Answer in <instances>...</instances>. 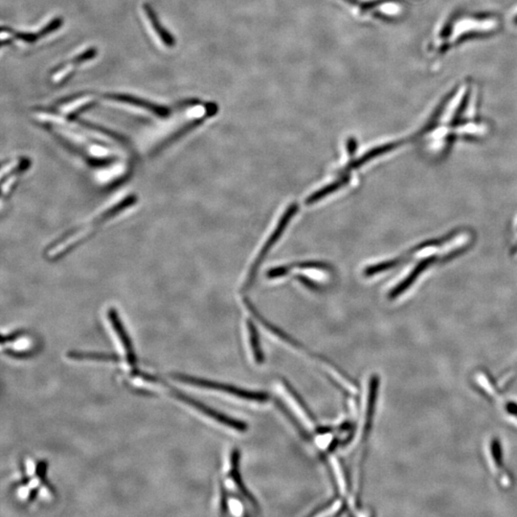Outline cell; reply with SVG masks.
Here are the masks:
<instances>
[{"label": "cell", "mask_w": 517, "mask_h": 517, "mask_svg": "<svg viewBox=\"0 0 517 517\" xmlns=\"http://www.w3.org/2000/svg\"><path fill=\"white\" fill-rule=\"evenodd\" d=\"M499 21L492 16L455 15L447 18L436 32L432 42V49L436 53H444L463 39L477 35L494 32Z\"/></svg>", "instance_id": "obj_1"}, {"label": "cell", "mask_w": 517, "mask_h": 517, "mask_svg": "<svg viewBox=\"0 0 517 517\" xmlns=\"http://www.w3.org/2000/svg\"><path fill=\"white\" fill-rule=\"evenodd\" d=\"M133 198L130 200H123V202H119V205L102 212L97 217H95L93 221L88 222L85 225H82L83 227H79V229L74 230V231H71V234L61 238V240H59L57 243H53V245H51L48 248V258H59V257L66 254V252L71 250L75 246L82 243V241L85 240L88 236H90V233L95 232L96 230L100 229L99 225L108 221L109 218L116 216L119 212H121L122 209H125L127 206L133 205Z\"/></svg>", "instance_id": "obj_2"}, {"label": "cell", "mask_w": 517, "mask_h": 517, "mask_svg": "<svg viewBox=\"0 0 517 517\" xmlns=\"http://www.w3.org/2000/svg\"><path fill=\"white\" fill-rule=\"evenodd\" d=\"M297 211H298V205H297L296 202L289 205L288 208L286 209V211L282 216V218H281L277 227H276V229L273 231L272 236H270V238L267 240V242L264 243V246H262V250L260 252L258 257H257L255 262L252 264L250 272H249L248 277V282L245 284V289L251 288V286L255 283L257 274H258V270L260 267H261L262 262L264 261L267 254L269 253L270 249H272L273 245L279 241L281 236H282L283 233L285 232L289 221H291L293 217L296 216Z\"/></svg>", "instance_id": "obj_3"}, {"label": "cell", "mask_w": 517, "mask_h": 517, "mask_svg": "<svg viewBox=\"0 0 517 517\" xmlns=\"http://www.w3.org/2000/svg\"><path fill=\"white\" fill-rule=\"evenodd\" d=\"M176 379L179 380V382L187 383V384L229 394V395L237 396V398L243 399V400L259 401V403H264V401L269 400V395L267 393L241 389V388L233 387V385L224 384V383L195 379V377L181 376V375L176 376Z\"/></svg>", "instance_id": "obj_4"}, {"label": "cell", "mask_w": 517, "mask_h": 517, "mask_svg": "<svg viewBox=\"0 0 517 517\" xmlns=\"http://www.w3.org/2000/svg\"><path fill=\"white\" fill-rule=\"evenodd\" d=\"M380 379L377 375H373L370 377L368 400H367L365 422L363 430V438L361 443L363 444V454H361L360 479H364V463L367 456V444H368L372 428H373L374 417L376 414L377 396H379Z\"/></svg>", "instance_id": "obj_5"}, {"label": "cell", "mask_w": 517, "mask_h": 517, "mask_svg": "<svg viewBox=\"0 0 517 517\" xmlns=\"http://www.w3.org/2000/svg\"><path fill=\"white\" fill-rule=\"evenodd\" d=\"M348 6L355 8L360 17H372L382 21H390L392 16L382 11L383 7L398 6L400 0H341Z\"/></svg>", "instance_id": "obj_6"}, {"label": "cell", "mask_w": 517, "mask_h": 517, "mask_svg": "<svg viewBox=\"0 0 517 517\" xmlns=\"http://www.w3.org/2000/svg\"><path fill=\"white\" fill-rule=\"evenodd\" d=\"M171 394L175 395L176 398L184 401L185 403L194 407V408L202 412V414H205V416L217 420V422L221 423V425H225V427L231 428V430L240 431V432H245V431L248 430V423L242 422V420L233 419V418L226 416V415L219 413V412L216 411L215 409L210 408V407L205 406V404L200 403V401H195L194 399L185 395V394L178 392V391L174 389H171Z\"/></svg>", "instance_id": "obj_7"}, {"label": "cell", "mask_w": 517, "mask_h": 517, "mask_svg": "<svg viewBox=\"0 0 517 517\" xmlns=\"http://www.w3.org/2000/svg\"><path fill=\"white\" fill-rule=\"evenodd\" d=\"M275 404L278 406V408H279L280 411L282 412L283 414L286 415V419L289 420V422H293V425H294V427L296 428L297 431L300 433V435L303 437V438L305 439L310 444H312L313 447H315V451L317 452V454L320 455V458L321 460V462L323 463V465L325 466L327 473H328V475L329 477V481H331L332 485H333V489L334 490V494H336V497H340V489L339 486V483H337V480L336 479V476H334L333 468H332L331 465H329L328 458H327L326 454H324L322 450L320 449V447L317 446V444H315V442L313 441L312 437L310 436V434L305 430L304 427H302L301 423L298 422V420H296V418L294 417V415L291 413V411H289L288 407L284 404L282 401H280L279 399H275Z\"/></svg>", "instance_id": "obj_8"}, {"label": "cell", "mask_w": 517, "mask_h": 517, "mask_svg": "<svg viewBox=\"0 0 517 517\" xmlns=\"http://www.w3.org/2000/svg\"><path fill=\"white\" fill-rule=\"evenodd\" d=\"M243 301H245V306L248 307L249 312H250L252 315H253L254 317H255L256 320H258L259 322L264 327V328L269 329L270 333L274 334V336H277L278 339L283 340L284 342L288 343V344L291 345V346L296 348V349L308 353V355L312 356V358L320 360L321 363H325V360H327V358H325V356H320V355H316V353L310 352V351L308 350V348L305 347L301 342L298 341V340L294 339L293 336H288V334L282 331V329L278 328V327L273 325V324L270 323L269 321L264 320V316H262L261 313H260L258 310H257L256 308L254 307V305L252 304V303L249 301L248 299H243Z\"/></svg>", "instance_id": "obj_9"}, {"label": "cell", "mask_w": 517, "mask_h": 517, "mask_svg": "<svg viewBox=\"0 0 517 517\" xmlns=\"http://www.w3.org/2000/svg\"><path fill=\"white\" fill-rule=\"evenodd\" d=\"M104 98L109 100L122 102L131 104V106L138 107V108L147 109L150 112L157 115L159 117H167L171 114V109L164 106H158V104H152L151 102L144 100V99L133 97L127 95H115V93H109L104 96Z\"/></svg>", "instance_id": "obj_10"}, {"label": "cell", "mask_w": 517, "mask_h": 517, "mask_svg": "<svg viewBox=\"0 0 517 517\" xmlns=\"http://www.w3.org/2000/svg\"><path fill=\"white\" fill-rule=\"evenodd\" d=\"M240 460H241V451L238 449L232 450L231 460H230V470L229 476L231 477L232 481L234 482L236 487L241 492V494L243 495L248 500V502L253 506L254 508L259 510L258 502L255 499V497L250 494V492L246 489L245 484L243 483L242 474L240 470Z\"/></svg>", "instance_id": "obj_11"}, {"label": "cell", "mask_w": 517, "mask_h": 517, "mask_svg": "<svg viewBox=\"0 0 517 517\" xmlns=\"http://www.w3.org/2000/svg\"><path fill=\"white\" fill-rule=\"evenodd\" d=\"M406 143V140L390 142V143L380 145V146L372 149L371 151L366 152V154H364L363 157L358 158V159L353 160V162H350L347 167L341 171L342 176L344 175L345 173H349L351 171L355 170V169L361 167V166L366 164L367 162L373 160L374 158L379 157V155L385 154H387V152L394 151V150L399 148L401 145Z\"/></svg>", "instance_id": "obj_12"}, {"label": "cell", "mask_w": 517, "mask_h": 517, "mask_svg": "<svg viewBox=\"0 0 517 517\" xmlns=\"http://www.w3.org/2000/svg\"><path fill=\"white\" fill-rule=\"evenodd\" d=\"M109 318L112 327H114L115 332L117 333L118 339H119L120 341H121L123 344V347H124L126 358H127L128 364L133 365V364H135L136 363V358L135 352H133V345H131V342L130 341V339H128V336L127 333H126L124 327L122 326L121 321L119 320V316L117 315L116 310H109Z\"/></svg>", "instance_id": "obj_13"}, {"label": "cell", "mask_w": 517, "mask_h": 517, "mask_svg": "<svg viewBox=\"0 0 517 517\" xmlns=\"http://www.w3.org/2000/svg\"><path fill=\"white\" fill-rule=\"evenodd\" d=\"M63 18H55V20H51L47 26H44V28H42L41 31L37 32V33H20V32H16L10 28H2V29L12 34L13 36H14L15 39H20V41L31 44V42H35L37 41V39H41L42 37L47 36L48 34L52 33V32L58 30V29L60 28L61 25H63Z\"/></svg>", "instance_id": "obj_14"}, {"label": "cell", "mask_w": 517, "mask_h": 517, "mask_svg": "<svg viewBox=\"0 0 517 517\" xmlns=\"http://www.w3.org/2000/svg\"><path fill=\"white\" fill-rule=\"evenodd\" d=\"M143 9L146 13L147 17H148L150 23H151L152 28L154 29L155 33L157 36L162 39L163 44L168 47H173L176 44L175 39L171 36L170 32L166 30L159 20H158L157 14H155L154 10L152 9L151 5L145 4L143 5Z\"/></svg>", "instance_id": "obj_15"}, {"label": "cell", "mask_w": 517, "mask_h": 517, "mask_svg": "<svg viewBox=\"0 0 517 517\" xmlns=\"http://www.w3.org/2000/svg\"><path fill=\"white\" fill-rule=\"evenodd\" d=\"M349 181L350 176L343 175L341 178L337 179V181L333 182V183L327 185L324 188L318 190V191H316L315 193H313L312 195H310V197L306 200V205H312L313 203L320 202V200H322V198L327 197V195L333 194L334 192L337 191V190L341 188L344 185L349 183Z\"/></svg>", "instance_id": "obj_16"}, {"label": "cell", "mask_w": 517, "mask_h": 517, "mask_svg": "<svg viewBox=\"0 0 517 517\" xmlns=\"http://www.w3.org/2000/svg\"><path fill=\"white\" fill-rule=\"evenodd\" d=\"M248 329L249 344H250L254 360H255L257 364L262 365L264 363V355L262 353L261 342H260L258 329H257L255 324L252 322L251 320H248Z\"/></svg>", "instance_id": "obj_17"}, {"label": "cell", "mask_w": 517, "mask_h": 517, "mask_svg": "<svg viewBox=\"0 0 517 517\" xmlns=\"http://www.w3.org/2000/svg\"><path fill=\"white\" fill-rule=\"evenodd\" d=\"M281 380H282L283 384L285 385L286 389L288 391L289 395L293 396V400L296 401L297 404H298L300 408H301L302 411L304 412L305 415H306L308 419L313 423L317 422V420H316L315 415H313L312 412L310 411V407L308 406V404L305 403L304 400H303L302 396H300L298 392H297L296 388H294L286 379H282Z\"/></svg>", "instance_id": "obj_18"}, {"label": "cell", "mask_w": 517, "mask_h": 517, "mask_svg": "<svg viewBox=\"0 0 517 517\" xmlns=\"http://www.w3.org/2000/svg\"><path fill=\"white\" fill-rule=\"evenodd\" d=\"M490 452H492V460H494L495 467L498 470H502L504 466L502 446L499 439H492L490 444Z\"/></svg>", "instance_id": "obj_19"}, {"label": "cell", "mask_w": 517, "mask_h": 517, "mask_svg": "<svg viewBox=\"0 0 517 517\" xmlns=\"http://www.w3.org/2000/svg\"><path fill=\"white\" fill-rule=\"evenodd\" d=\"M96 54H97V50H96V48H90V49H88L87 51H85V52L82 53V54L75 57L73 60L61 64V66H59L56 71H59V69L63 68V66H69V64H79L85 63V61H90L91 59L95 58Z\"/></svg>", "instance_id": "obj_20"}, {"label": "cell", "mask_w": 517, "mask_h": 517, "mask_svg": "<svg viewBox=\"0 0 517 517\" xmlns=\"http://www.w3.org/2000/svg\"><path fill=\"white\" fill-rule=\"evenodd\" d=\"M289 267H291V269H294V267H298V269H322L327 270V272L332 269V267L329 266L326 262L315 261L296 262V264H289Z\"/></svg>", "instance_id": "obj_21"}, {"label": "cell", "mask_w": 517, "mask_h": 517, "mask_svg": "<svg viewBox=\"0 0 517 517\" xmlns=\"http://www.w3.org/2000/svg\"><path fill=\"white\" fill-rule=\"evenodd\" d=\"M291 267L288 266L274 267V269H269L267 273V277L269 279H275V278L283 277V276L288 275L291 272Z\"/></svg>", "instance_id": "obj_22"}, {"label": "cell", "mask_w": 517, "mask_h": 517, "mask_svg": "<svg viewBox=\"0 0 517 517\" xmlns=\"http://www.w3.org/2000/svg\"><path fill=\"white\" fill-rule=\"evenodd\" d=\"M227 499H229V495H227L226 489H225L224 482H221V503H219V506H221V513L224 516L229 513Z\"/></svg>", "instance_id": "obj_23"}, {"label": "cell", "mask_w": 517, "mask_h": 517, "mask_svg": "<svg viewBox=\"0 0 517 517\" xmlns=\"http://www.w3.org/2000/svg\"><path fill=\"white\" fill-rule=\"evenodd\" d=\"M296 279H298L299 282H301L303 285L306 286L308 288L312 289V291H320V286L317 285L313 281L309 279V278L304 277V276H296Z\"/></svg>", "instance_id": "obj_24"}, {"label": "cell", "mask_w": 517, "mask_h": 517, "mask_svg": "<svg viewBox=\"0 0 517 517\" xmlns=\"http://www.w3.org/2000/svg\"><path fill=\"white\" fill-rule=\"evenodd\" d=\"M336 498H333V499L327 501L325 504H322V505H320V507L316 508L315 510H313L312 513L309 514V516H316V514H320L322 513L323 511L329 510V509L334 505V502H336Z\"/></svg>", "instance_id": "obj_25"}, {"label": "cell", "mask_w": 517, "mask_h": 517, "mask_svg": "<svg viewBox=\"0 0 517 517\" xmlns=\"http://www.w3.org/2000/svg\"><path fill=\"white\" fill-rule=\"evenodd\" d=\"M347 149L348 152H349L351 157H353V155H355V154L356 149H358V142H356L355 138H350L349 139H348Z\"/></svg>", "instance_id": "obj_26"}, {"label": "cell", "mask_w": 517, "mask_h": 517, "mask_svg": "<svg viewBox=\"0 0 517 517\" xmlns=\"http://www.w3.org/2000/svg\"><path fill=\"white\" fill-rule=\"evenodd\" d=\"M506 409H507L509 414L511 415V416L516 417L517 419V403H513V401H509V403L506 404Z\"/></svg>", "instance_id": "obj_27"}, {"label": "cell", "mask_w": 517, "mask_h": 517, "mask_svg": "<svg viewBox=\"0 0 517 517\" xmlns=\"http://www.w3.org/2000/svg\"><path fill=\"white\" fill-rule=\"evenodd\" d=\"M334 431L333 427H316V433L320 435H325V434L332 433Z\"/></svg>", "instance_id": "obj_28"}, {"label": "cell", "mask_w": 517, "mask_h": 517, "mask_svg": "<svg viewBox=\"0 0 517 517\" xmlns=\"http://www.w3.org/2000/svg\"><path fill=\"white\" fill-rule=\"evenodd\" d=\"M341 443L340 442L339 438H334L333 441H332V443L329 444L328 446V451L329 454H332V452H334V450L337 449V446H339V444Z\"/></svg>", "instance_id": "obj_29"}, {"label": "cell", "mask_w": 517, "mask_h": 517, "mask_svg": "<svg viewBox=\"0 0 517 517\" xmlns=\"http://www.w3.org/2000/svg\"><path fill=\"white\" fill-rule=\"evenodd\" d=\"M353 425H352V423L350 422H343L341 425L339 427L340 431H349L352 430Z\"/></svg>", "instance_id": "obj_30"}]
</instances>
